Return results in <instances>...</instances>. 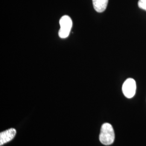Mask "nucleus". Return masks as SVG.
<instances>
[{"label":"nucleus","mask_w":146,"mask_h":146,"mask_svg":"<svg viewBox=\"0 0 146 146\" xmlns=\"http://www.w3.org/2000/svg\"><path fill=\"white\" fill-rule=\"evenodd\" d=\"M99 140L101 143L106 146L110 145L114 142L115 133L112 125L110 123H105L101 126Z\"/></svg>","instance_id":"1"},{"label":"nucleus","mask_w":146,"mask_h":146,"mask_svg":"<svg viewBox=\"0 0 146 146\" xmlns=\"http://www.w3.org/2000/svg\"><path fill=\"white\" fill-rule=\"evenodd\" d=\"M60 29L58 31V35L61 38L68 37L73 26V22L71 18L68 15L63 16L60 20Z\"/></svg>","instance_id":"2"},{"label":"nucleus","mask_w":146,"mask_h":146,"mask_svg":"<svg viewBox=\"0 0 146 146\" xmlns=\"http://www.w3.org/2000/svg\"><path fill=\"white\" fill-rule=\"evenodd\" d=\"M136 84L135 81L131 78L127 79L123 84L122 92L124 95L128 99L132 98L135 94Z\"/></svg>","instance_id":"3"},{"label":"nucleus","mask_w":146,"mask_h":146,"mask_svg":"<svg viewBox=\"0 0 146 146\" xmlns=\"http://www.w3.org/2000/svg\"><path fill=\"white\" fill-rule=\"evenodd\" d=\"M16 131L14 128H10L0 133V145L2 146L12 140L15 137Z\"/></svg>","instance_id":"4"},{"label":"nucleus","mask_w":146,"mask_h":146,"mask_svg":"<svg viewBox=\"0 0 146 146\" xmlns=\"http://www.w3.org/2000/svg\"><path fill=\"white\" fill-rule=\"evenodd\" d=\"M95 10L98 13L104 12L107 8L108 0H92Z\"/></svg>","instance_id":"5"},{"label":"nucleus","mask_w":146,"mask_h":146,"mask_svg":"<svg viewBox=\"0 0 146 146\" xmlns=\"http://www.w3.org/2000/svg\"><path fill=\"white\" fill-rule=\"evenodd\" d=\"M138 6L140 8L146 11V0H139Z\"/></svg>","instance_id":"6"}]
</instances>
